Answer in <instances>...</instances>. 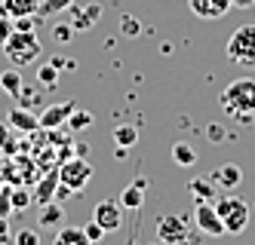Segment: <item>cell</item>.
I'll return each instance as SVG.
<instances>
[{
	"label": "cell",
	"mask_w": 255,
	"mask_h": 245,
	"mask_svg": "<svg viewBox=\"0 0 255 245\" xmlns=\"http://www.w3.org/2000/svg\"><path fill=\"white\" fill-rule=\"evenodd\" d=\"M222 110L234 120H249L255 117V80L252 77H240L228 83V89L222 92Z\"/></svg>",
	"instance_id": "cell-1"
},
{
	"label": "cell",
	"mask_w": 255,
	"mask_h": 245,
	"mask_svg": "<svg viewBox=\"0 0 255 245\" xmlns=\"http://www.w3.org/2000/svg\"><path fill=\"white\" fill-rule=\"evenodd\" d=\"M3 52L12 68H25V65H34L40 59V40L34 37V31H12L9 40L3 43Z\"/></svg>",
	"instance_id": "cell-2"
},
{
	"label": "cell",
	"mask_w": 255,
	"mask_h": 245,
	"mask_svg": "<svg viewBox=\"0 0 255 245\" xmlns=\"http://www.w3.org/2000/svg\"><path fill=\"white\" fill-rule=\"evenodd\" d=\"M215 212L225 224V233H243L249 227V221H252V209L237 196H218Z\"/></svg>",
	"instance_id": "cell-3"
},
{
	"label": "cell",
	"mask_w": 255,
	"mask_h": 245,
	"mask_svg": "<svg viewBox=\"0 0 255 245\" xmlns=\"http://www.w3.org/2000/svg\"><path fill=\"white\" fill-rule=\"evenodd\" d=\"M228 59L240 68H255V25H240L231 34Z\"/></svg>",
	"instance_id": "cell-4"
},
{
	"label": "cell",
	"mask_w": 255,
	"mask_h": 245,
	"mask_svg": "<svg viewBox=\"0 0 255 245\" xmlns=\"http://www.w3.org/2000/svg\"><path fill=\"white\" fill-rule=\"evenodd\" d=\"M93 172H96V168L89 165L83 157L62 160V165H59V181H62V184H68L74 193H80L83 187L89 184V178H93Z\"/></svg>",
	"instance_id": "cell-5"
},
{
	"label": "cell",
	"mask_w": 255,
	"mask_h": 245,
	"mask_svg": "<svg viewBox=\"0 0 255 245\" xmlns=\"http://www.w3.org/2000/svg\"><path fill=\"white\" fill-rule=\"evenodd\" d=\"M123 212L126 209L120 205V199H99L96 209H93V221L105 233H117L123 227Z\"/></svg>",
	"instance_id": "cell-6"
},
{
	"label": "cell",
	"mask_w": 255,
	"mask_h": 245,
	"mask_svg": "<svg viewBox=\"0 0 255 245\" xmlns=\"http://www.w3.org/2000/svg\"><path fill=\"white\" fill-rule=\"evenodd\" d=\"M99 18H102V3H71L68 6V25L77 31H93L99 25Z\"/></svg>",
	"instance_id": "cell-7"
},
{
	"label": "cell",
	"mask_w": 255,
	"mask_h": 245,
	"mask_svg": "<svg viewBox=\"0 0 255 245\" xmlns=\"http://www.w3.org/2000/svg\"><path fill=\"white\" fill-rule=\"evenodd\" d=\"M157 239L160 245H185L188 242V224L178 215H166L157 224Z\"/></svg>",
	"instance_id": "cell-8"
},
{
	"label": "cell",
	"mask_w": 255,
	"mask_h": 245,
	"mask_svg": "<svg viewBox=\"0 0 255 245\" xmlns=\"http://www.w3.org/2000/svg\"><path fill=\"white\" fill-rule=\"evenodd\" d=\"M194 221H197V227L206 236H225V224H222V218H218V212H215V202H197Z\"/></svg>",
	"instance_id": "cell-9"
},
{
	"label": "cell",
	"mask_w": 255,
	"mask_h": 245,
	"mask_svg": "<svg viewBox=\"0 0 255 245\" xmlns=\"http://www.w3.org/2000/svg\"><path fill=\"white\" fill-rule=\"evenodd\" d=\"M188 6L197 18H206V22H212V18H225L234 3L231 0H188Z\"/></svg>",
	"instance_id": "cell-10"
},
{
	"label": "cell",
	"mask_w": 255,
	"mask_h": 245,
	"mask_svg": "<svg viewBox=\"0 0 255 245\" xmlns=\"http://www.w3.org/2000/svg\"><path fill=\"white\" fill-rule=\"evenodd\" d=\"M71 110H74V104H71V101H62V104H49V107H43V114H37L40 129H46V132L62 129V126L68 123V117H71Z\"/></svg>",
	"instance_id": "cell-11"
},
{
	"label": "cell",
	"mask_w": 255,
	"mask_h": 245,
	"mask_svg": "<svg viewBox=\"0 0 255 245\" xmlns=\"http://www.w3.org/2000/svg\"><path fill=\"white\" fill-rule=\"evenodd\" d=\"M209 181L215 187H222V190H237V187L243 184V168L234 165V163H225V165H218L215 172L209 175Z\"/></svg>",
	"instance_id": "cell-12"
},
{
	"label": "cell",
	"mask_w": 255,
	"mask_h": 245,
	"mask_svg": "<svg viewBox=\"0 0 255 245\" xmlns=\"http://www.w3.org/2000/svg\"><path fill=\"white\" fill-rule=\"evenodd\" d=\"M6 123H9V129L22 132V135H31V132H37V129H40V120H37V114H31L28 107H19V104H15V107L9 110Z\"/></svg>",
	"instance_id": "cell-13"
},
{
	"label": "cell",
	"mask_w": 255,
	"mask_h": 245,
	"mask_svg": "<svg viewBox=\"0 0 255 245\" xmlns=\"http://www.w3.org/2000/svg\"><path fill=\"white\" fill-rule=\"evenodd\" d=\"M144 190H148V178H135L129 187H126V190L117 196L120 199V205H123V209H129V212H138L141 209V205H144Z\"/></svg>",
	"instance_id": "cell-14"
},
{
	"label": "cell",
	"mask_w": 255,
	"mask_h": 245,
	"mask_svg": "<svg viewBox=\"0 0 255 245\" xmlns=\"http://www.w3.org/2000/svg\"><path fill=\"white\" fill-rule=\"evenodd\" d=\"M56 187H59V168H49V172L43 178H37V184H34V202H52L56 199Z\"/></svg>",
	"instance_id": "cell-15"
},
{
	"label": "cell",
	"mask_w": 255,
	"mask_h": 245,
	"mask_svg": "<svg viewBox=\"0 0 255 245\" xmlns=\"http://www.w3.org/2000/svg\"><path fill=\"white\" fill-rule=\"evenodd\" d=\"M40 0H0V12L9 18H25V15H37Z\"/></svg>",
	"instance_id": "cell-16"
},
{
	"label": "cell",
	"mask_w": 255,
	"mask_h": 245,
	"mask_svg": "<svg viewBox=\"0 0 255 245\" xmlns=\"http://www.w3.org/2000/svg\"><path fill=\"white\" fill-rule=\"evenodd\" d=\"M22 86H25V80H22L19 68H6V71H0V89H3L9 98H19Z\"/></svg>",
	"instance_id": "cell-17"
},
{
	"label": "cell",
	"mask_w": 255,
	"mask_h": 245,
	"mask_svg": "<svg viewBox=\"0 0 255 245\" xmlns=\"http://www.w3.org/2000/svg\"><path fill=\"white\" fill-rule=\"evenodd\" d=\"M52 245H93V242L83 233V227H62L52 239Z\"/></svg>",
	"instance_id": "cell-18"
},
{
	"label": "cell",
	"mask_w": 255,
	"mask_h": 245,
	"mask_svg": "<svg viewBox=\"0 0 255 245\" xmlns=\"http://www.w3.org/2000/svg\"><path fill=\"white\" fill-rule=\"evenodd\" d=\"M188 190H191L200 202H218V196H215V184L206 181V178H191Z\"/></svg>",
	"instance_id": "cell-19"
},
{
	"label": "cell",
	"mask_w": 255,
	"mask_h": 245,
	"mask_svg": "<svg viewBox=\"0 0 255 245\" xmlns=\"http://www.w3.org/2000/svg\"><path fill=\"white\" fill-rule=\"evenodd\" d=\"M172 163L181 165V168H191V165L197 163V150H194L191 144H185V141L172 144Z\"/></svg>",
	"instance_id": "cell-20"
},
{
	"label": "cell",
	"mask_w": 255,
	"mask_h": 245,
	"mask_svg": "<svg viewBox=\"0 0 255 245\" xmlns=\"http://www.w3.org/2000/svg\"><path fill=\"white\" fill-rule=\"evenodd\" d=\"M135 141H138V126L123 123V126L114 129V144L117 147H135Z\"/></svg>",
	"instance_id": "cell-21"
},
{
	"label": "cell",
	"mask_w": 255,
	"mask_h": 245,
	"mask_svg": "<svg viewBox=\"0 0 255 245\" xmlns=\"http://www.w3.org/2000/svg\"><path fill=\"white\" fill-rule=\"evenodd\" d=\"M62 218H65V212H62V205H59L56 199L40 205V227H56Z\"/></svg>",
	"instance_id": "cell-22"
},
{
	"label": "cell",
	"mask_w": 255,
	"mask_h": 245,
	"mask_svg": "<svg viewBox=\"0 0 255 245\" xmlns=\"http://www.w3.org/2000/svg\"><path fill=\"white\" fill-rule=\"evenodd\" d=\"M93 123H96L93 110H77V107H74V110H71V117H68V123H65V126H68L71 132H83V129H89Z\"/></svg>",
	"instance_id": "cell-23"
},
{
	"label": "cell",
	"mask_w": 255,
	"mask_h": 245,
	"mask_svg": "<svg viewBox=\"0 0 255 245\" xmlns=\"http://www.w3.org/2000/svg\"><path fill=\"white\" fill-rule=\"evenodd\" d=\"M9 202H12V212H25L34 202V196H31V190L25 184H19V187H9Z\"/></svg>",
	"instance_id": "cell-24"
},
{
	"label": "cell",
	"mask_w": 255,
	"mask_h": 245,
	"mask_svg": "<svg viewBox=\"0 0 255 245\" xmlns=\"http://www.w3.org/2000/svg\"><path fill=\"white\" fill-rule=\"evenodd\" d=\"M37 83H40L43 89H52V86L59 83V68L49 65V62H43V65L37 68Z\"/></svg>",
	"instance_id": "cell-25"
},
{
	"label": "cell",
	"mask_w": 255,
	"mask_h": 245,
	"mask_svg": "<svg viewBox=\"0 0 255 245\" xmlns=\"http://www.w3.org/2000/svg\"><path fill=\"white\" fill-rule=\"evenodd\" d=\"M74 0H40V6H37V15H59L65 12Z\"/></svg>",
	"instance_id": "cell-26"
},
{
	"label": "cell",
	"mask_w": 255,
	"mask_h": 245,
	"mask_svg": "<svg viewBox=\"0 0 255 245\" xmlns=\"http://www.w3.org/2000/svg\"><path fill=\"white\" fill-rule=\"evenodd\" d=\"M120 31H123V37H138V34H141V22H138L135 15L123 12V15H120Z\"/></svg>",
	"instance_id": "cell-27"
},
{
	"label": "cell",
	"mask_w": 255,
	"mask_h": 245,
	"mask_svg": "<svg viewBox=\"0 0 255 245\" xmlns=\"http://www.w3.org/2000/svg\"><path fill=\"white\" fill-rule=\"evenodd\" d=\"M71 37H74V28H71L68 22H56V25H52V40H56L59 46L71 43Z\"/></svg>",
	"instance_id": "cell-28"
},
{
	"label": "cell",
	"mask_w": 255,
	"mask_h": 245,
	"mask_svg": "<svg viewBox=\"0 0 255 245\" xmlns=\"http://www.w3.org/2000/svg\"><path fill=\"white\" fill-rule=\"evenodd\" d=\"M15 101H19V107H37L43 98H40V92L37 89H28V86H22V92H19V98H15Z\"/></svg>",
	"instance_id": "cell-29"
},
{
	"label": "cell",
	"mask_w": 255,
	"mask_h": 245,
	"mask_svg": "<svg viewBox=\"0 0 255 245\" xmlns=\"http://www.w3.org/2000/svg\"><path fill=\"white\" fill-rule=\"evenodd\" d=\"M12 242H15V245H40V236H37V230L22 227L19 233H12Z\"/></svg>",
	"instance_id": "cell-30"
},
{
	"label": "cell",
	"mask_w": 255,
	"mask_h": 245,
	"mask_svg": "<svg viewBox=\"0 0 255 245\" xmlns=\"http://www.w3.org/2000/svg\"><path fill=\"white\" fill-rule=\"evenodd\" d=\"M12 31H15V28H12V18L0 12V49H3V43L9 40V34H12Z\"/></svg>",
	"instance_id": "cell-31"
},
{
	"label": "cell",
	"mask_w": 255,
	"mask_h": 245,
	"mask_svg": "<svg viewBox=\"0 0 255 245\" xmlns=\"http://www.w3.org/2000/svg\"><path fill=\"white\" fill-rule=\"evenodd\" d=\"M83 233H86V236H89V242H93V245H96V242H102V239H105V230H102V227H99V224H96V221H89V224H86V227H83Z\"/></svg>",
	"instance_id": "cell-32"
},
{
	"label": "cell",
	"mask_w": 255,
	"mask_h": 245,
	"mask_svg": "<svg viewBox=\"0 0 255 245\" xmlns=\"http://www.w3.org/2000/svg\"><path fill=\"white\" fill-rule=\"evenodd\" d=\"M12 215V202H9V187L0 190V218H9Z\"/></svg>",
	"instance_id": "cell-33"
},
{
	"label": "cell",
	"mask_w": 255,
	"mask_h": 245,
	"mask_svg": "<svg viewBox=\"0 0 255 245\" xmlns=\"http://www.w3.org/2000/svg\"><path fill=\"white\" fill-rule=\"evenodd\" d=\"M12 28H15V31H34V15H25V18H12Z\"/></svg>",
	"instance_id": "cell-34"
},
{
	"label": "cell",
	"mask_w": 255,
	"mask_h": 245,
	"mask_svg": "<svg viewBox=\"0 0 255 245\" xmlns=\"http://www.w3.org/2000/svg\"><path fill=\"white\" fill-rule=\"evenodd\" d=\"M206 135H209L212 141H222V138H225V129H222V126H209V129H206Z\"/></svg>",
	"instance_id": "cell-35"
},
{
	"label": "cell",
	"mask_w": 255,
	"mask_h": 245,
	"mask_svg": "<svg viewBox=\"0 0 255 245\" xmlns=\"http://www.w3.org/2000/svg\"><path fill=\"white\" fill-rule=\"evenodd\" d=\"M9 123H3V120H0V150H3V144H6V138H9Z\"/></svg>",
	"instance_id": "cell-36"
},
{
	"label": "cell",
	"mask_w": 255,
	"mask_h": 245,
	"mask_svg": "<svg viewBox=\"0 0 255 245\" xmlns=\"http://www.w3.org/2000/svg\"><path fill=\"white\" fill-rule=\"evenodd\" d=\"M231 3H234L237 9H252V6H255V0H231Z\"/></svg>",
	"instance_id": "cell-37"
},
{
	"label": "cell",
	"mask_w": 255,
	"mask_h": 245,
	"mask_svg": "<svg viewBox=\"0 0 255 245\" xmlns=\"http://www.w3.org/2000/svg\"><path fill=\"white\" fill-rule=\"evenodd\" d=\"M49 65H56L59 71H65V68H68V62L62 59V55H56V59H49Z\"/></svg>",
	"instance_id": "cell-38"
},
{
	"label": "cell",
	"mask_w": 255,
	"mask_h": 245,
	"mask_svg": "<svg viewBox=\"0 0 255 245\" xmlns=\"http://www.w3.org/2000/svg\"><path fill=\"white\" fill-rule=\"evenodd\" d=\"M114 157L117 160H126V157H129V147H114Z\"/></svg>",
	"instance_id": "cell-39"
},
{
	"label": "cell",
	"mask_w": 255,
	"mask_h": 245,
	"mask_svg": "<svg viewBox=\"0 0 255 245\" xmlns=\"http://www.w3.org/2000/svg\"><path fill=\"white\" fill-rule=\"evenodd\" d=\"M3 187H6V184H3V178H0V190H3Z\"/></svg>",
	"instance_id": "cell-40"
},
{
	"label": "cell",
	"mask_w": 255,
	"mask_h": 245,
	"mask_svg": "<svg viewBox=\"0 0 255 245\" xmlns=\"http://www.w3.org/2000/svg\"><path fill=\"white\" fill-rule=\"evenodd\" d=\"M252 209H255V205H252Z\"/></svg>",
	"instance_id": "cell-41"
}]
</instances>
